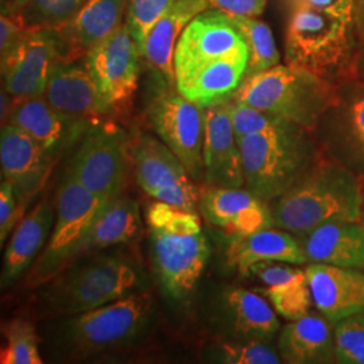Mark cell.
Listing matches in <instances>:
<instances>
[{
  "instance_id": "3",
  "label": "cell",
  "mask_w": 364,
  "mask_h": 364,
  "mask_svg": "<svg viewBox=\"0 0 364 364\" xmlns=\"http://www.w3.org/2000/svg\"><path fill=\"white\" fill-rule=\"evenodd\" d=\"M158 278L174 299L188 297L208 262V242L195 210L156 201L147 210Z\"/></svg>"
},
{
  "instance_id": "46",
  "label": "cell",
  "mask_w": 364,
  "mask_h": 364,
  "mask_svg": "<svg viewBox=\"0 0 364 364\" xmlns=\"http://www.w3.org/2000/svg\"><path fill=\"white\" fill-rule=\"evenodd\" d=\"M362 193H363V201H362V213H360V223L364 225V186L362 183Z\"/></svg>"
},
{
  "instance_id": "17",
  "label": "cell",
  "mask_w": 364,
  "mask_h": 364,
  "mask_svg": "<svg viewBox=\"0 0 364 364\" xmlns=\"http://www.w3.org/2000/svg\"><path fill=\"white\" fill-rule=\"evenodd\" d=\"M6 123L25 131L53 158L82 138L92 122L63 115L43 96L14 99ZM4 124V123H3Z\"/></svg>"
},
{
  "instance_id": "37",
  "label": "cell",
  "mask_w": 364,
  "mask_h": 364,
  "mask_svg": "<svg viewBox=\"0 0 364 364\" xmlns=\"http://www.w3.org/2000/svg\"><path fill=\"white\" fill-rule=\"evenodd\" d=\"M216 359L227 364H278L279 353L260 340H247L239 343H220L216 347Z\"/></svg>"
},
{
  "instance_id": "33",
  "label": "cell",
  "mask_w": 364,
  "mask_h": 364,
  "mask_svg": "<svg viewBox=\"0 0 364 364\" xmlns=\"http://www.w3.org/2000/svg\"><path fill=\"white\" fill-rule=\"evenodd\" d=\"M266 296L270 299L275 312L289 321L299 320L308 314L313 304L312 293L305 272L287 284L267 287Z\"/></svg>"
},
{
  "instance_id": "14",
  "label": "cell",
  "mask_w": 364,
  "mask_h": 364,
  "mask_svg": "<svg viewBox=\"0 0 364 364\" xmlns=\"http://www.w3.org/2000/svg\"><path fill=\"white\" fill-rule=\"evenodd\" d=\"M58 58L54 30H27L13 50L0 57L1 90L14 99L43 96L50 70Z\"/></svg>"
},
{
  "instance_id": "29",
  "label": "cell",
  "mask_w": 364,
  "mask_h": 364,
  "mask_svg": "<svg viewBox=\"0 0 364 364\" xmlns=\"http://www.w3.org/2000/svg\"><path fill=\"white\" fill-rule=\"evenodd\" d=\"M224 312L235 332L247 340L270 338L279 328V321L269 302L259 294L234 287L223 296Z\"/></svg>"
},
{
  "instance_id": "36",
  "label": "cell",
  "mask_w": 364,
  "mask_h": 364,
  "mask_svg": "<svg viewBox=\"0 0 364 364\" xmlns=\"http://www.w3.org/2000/svg\"><path fill=\"white\" fill-rule=\"evenodd\" d=\"M230 112L237 142L251 134L279 129L291 123L282 117H275L235 99L230 100Z\"/></svg>"
},
{
  "instance_id": "1",
  "label": "cell",
  "mask_w": 364,
  "mask_h": 364,
  "mask_svg": "<svg viewBox=\"0 0 364 364\" xmlns=\"http://www.w3.org/2000/svg\"><path fill=\"white\" fill-rule=\"evenodd\" d=\"M362 182L347 166L318 158L272 203L274 227L301 235L331 221H360Z\"/></svg>"
},
{
  "instance_id": "34",
  "label": "cell",
  "mask_w": 364,
  "mask_h": 364,
  "mask_svg": "<svg viewBox=\"0 0 364 364\" xmlns=\"http://www.w3.org/2000/svg\"><path fill=\"white\" fill-rule=\"evenodd\" d=\"M335 353L338 363L364 364V313L336 323Z\"/></svg>"
},
{
  "instance_id": "7",
  "label": "cell",
  "mask_w": 364,
  "mask_h": 364,
  "mask_svg": "<svg viewBox=\"0 0 364 364\" xmlns=\"http://www.w3.org/2000/svg\"><path fill=\"white\" fill-rule=\"evenodd\" d=\"M105 201L66 171L55 200L50 239L27 274V287L46 284L81 257V247L95 216Z\"/></svg>"
},
{
  "instance_id": "15",
  "label": "cell",
  "mask_w": 364,
  "mask_h": 364,
  "mask_svg": "<svg viewBox=\"0 0 364 364\" xmlns=\"http://www.w3.org/2000/svg\"><path fill=\"white\" fill-rule=\"evenodd\" d=\"M55 158L49 156L19 127L4 123L0 132V165L3 180L13 185L21 207L38 195L49 180Z\"/></svg>"
},
{
  "instance_id": "11",
  "label": "cell",
  "mask_w": 364,
  "mask_h": 364,
  "mask_svg": "<svg viewBox=\"0 0 364 364\" xmlns=\"http://www.w3.org/2000/svg\"><path fill=\"white\" fill-rule=\"evenodd\" d=\"M100 96L105 117L124 112L138 90L142 53L126 23L84 57Z\"/></svg>"
},
{
  "instance_id": "5",
  "label": "cell",
  "mask_w": 364,
  "mask_h": 364,
  "mask_svg": "<svg viewBox=\"0 0 364 364\" xmlns=\"http://www.w3.org/2000/svg\"><path fill=\"white\" fill-rule=\"evenodd\" d=\"M136 282L138 274L130 263L114 255H96L69 264L41 285L38 305L49 316L72 317L129 294Z\"/></svg>"
},
{
  "instance_id": "31",
  "label": "cell",
  "mask_w": 364,
  "mask_h": 364,
  "mask_svg": "<svg viewBox=\"0 0 364 364\" xmlns=\"http://www.w3.org/2000/svg\"><path fill=\"white\" fill-rule=\"evenodd\" d=\"M6 346L0 353L1 364H41L38 335L25 318H14L3 326Z\"/></svg>"
},
{
  "instance_id": "16",
  "label": "cell",
  "mask_w": 364,
  "mask_h": 364,
  "mask_svg": "<svg viewBox=\"0 0 364 364\" xmlns=\"http://www.w3.org/2000/svg\"><path fill=\"white\" fill-rule=\"evenodd\" d=\"M204 181L215 188L245 185L242 153L235 136L230 100L204 108Z\"/></svg>"
},
{
  "instance_id": "40",
  "label": "cell",
  "mask_w": 364,
  "mask_h": 364,
  "mask_svg": "<svg viewBox=\"0 0 364 364\" xmlns=\"http://www.w3.org/2000/svg\"><path fill=\"white\" fill-rule=\"evenodd\" d=\"M282 263L284 262H260L250 269V273L257 275L267 287L287 284L304 273V270Z\"/></svg>"
},
{
  "instance_id": "42",
  "label": "cell",
  "mask_w": 364,
  "mask_h": 364,
  "mask_svg": "<svg viewBox=\"0 0 364 364\" xmlns=\"http://www.w3.org/2000/svg\"><path fill=\"white\" fill-rule=\"evenodd\" d=\"M27 28L19 16H9L0 14V57L11 52L23 38Z\"/></svg>"
},
{
  "instance_id": "22",
  "label": "cell",
  "mask_w": 364,
  "mask_h": 364,
  "mask_svg": "<svg viewBox=\"0 0 364 364\" xmlns=\"http://www.w3.org/2000/svg\"><path fill=\"white\" fill-rule=\"evenodd\" d=\"M296 237L308 262L364 269V225L360 221H331Z\"/></svg>"
},
{
  "instance_id": "2",
  "label": "cell",
  "mask_w": 364,
  "mask_h": 364,
  "mask_svg": "<svg viewBox=\"0 0 364 364\" xmlns=\"http://www.w3.org/2000/svg\"><path fill=\"white\" fill-rule=\"evenodd\" d=\"M232 99L309 131L338 102L329 78L289 64H278L245 78Z\"/></svg>"
},
{
  "instance_id": "38",
  "label": "cell",
  "mask_w": 364,
  "mask_h": 364,
  "mask_svg": "<svg viewBox=\"0 0 364 364\" xmlns=\"http://www.w3.org/2000/svg\"><path fill=\"white\" fill-rule=\"evenodd\" d=\"M25 208L19 205L13 185L6 180L0 183V245L4 246L6 239L22 220Z\"/></svg>"
},
{
  "instance_id": "23",
  "label": "cell",
  "mask_w": 364,
  "mask_h": 364,
  "mask_svg": "<svg viewBox=\"0 0 364 364\" xmlns=\"http://www.w3.org/2000/svg\"><path fill=\"white\" fill-rule=\"evenodd\" d=\"M248 53L215 60L176 78V87L195 105H209L231 100L246 77Z\"/></svg>"
},
{
  "instance_id": "19",
  "label": "cell",
  "mask_w": 364,
  "mask_h": 364,
  "mask_svg": "<svg viewBox=\"0 0 364 364\" xmlns=\"http://www.w3.org/2000/svg\"><path fill=\"white\" fill-rule=\"evenodd\" d=\"M43 97L66 117L84 122L105 117L99 92L84 58H58L50 70Z\"/></svg>"
},
{
  "instance_id": "30",
  "label": "cell",
  "mask_w": 364,
  "mask_h": 364,
  "mask_svg": "<svg viewBox=\"0 0 364 364\" xmlns=\"http://www.w3.org/2000/svg\"><path fill=\"white\" fill-rule=\"evenodd\" d=\"M227 16L247 45L246 77L264 72L281 63V55L275 46L273 33L267 23L258 19V16L231 14H227Z\"/></svg>"
},
{
  "instance_id": "6",
  "label": "cell",
  "mask_w": 364,
  "mask_h": 364,
  "mask_svg": "<svg viewBox=\"0 0 364 364\" xmlns=\"http://www.w3.org/2000/svg\"><path fill=\"white\" fill-rule=\"evenodd\" d=\"M153 299L147 293H129L61 324L60 338L76 356H92L129 347L150 324Z\"/></svg>"
},
{
  "instance_id": "24",
  "label": "cell",
  "mask_w": 364,
  "mask_h": 364,
  "mask_svg": "<svg viewBox=\"0 0 364 364\" xmlns=\"http://www.w3.org/2000/svg\"><path fill=\"white\" fill-rule=\"evenodd\" d=\"M54 210L52 201L43 198L19 221L6 248L1 287H10L33 264L36 257L42 252V248L46 247L55 220Z\"/></svg>"
},
{
  "instance_id": "27",
  "label": "cell",
  "mask_w": 364,
  "mask_h": 364,
  "mask_svg": "<svg viewBox=\"0 0 364 364\" xmlns=\"http://www.w3.org/2000/svg\"><path fill=\"white\" fill-rule=\"evenodd\" d=\"M321 316L305 314L290 321L278 338L281 359L289 364L331 363L336 359L335 331Z\"/></svg>"
},
{
  "instance_id": "43",
  "label": "cell",
  "mask_w": 364,
  "mask_h": 364,
  "mask_svg": "<svg viewBox=\"0 0 364 364\" xmlns=\"http://www.w3.org/2000/svg\"><path fill=\"white\" fill-rule=\"evenodd\" d=\"M296 6L309 7L316 11L352 22L353 0H294Z\"/></svg>"
},
{
  "instance_id": "12",
  "label": "cell",
  "mask_w": 364,
  "mask_h": 364,
  "mask_svg": "<svg viewBox=\"0 0 364 364\" xmlns=\"http://www.w3.org/2000/svg\"><path fill=\"white\" fill-rule=\"evenodd\" d=\"M131 165L144 193L178 208L195 210L200 193L180 158L156 136L141 132L131 139Z\"/></svg>"
},
{
  "instance_id": "45",
  "label": "cell",
  "mask_w": 364,
  "mask_h": 364,
  "mask_svg": "<svg viewBox=\"0 0 364 364\" xmlns=\"http://www.w3.org/2000/svg\"><path fill=\"white\" fill-rule=\"evenodd\" d=\"M358 4H359V14H360V22H362V26H363L364 31V0H358Z\"/></svg>"
},
{
  "instance_id": "9",
  "label": "cell",
  "mask_w": 364,
  "mask_h": 364,
  "mask_svg": "<svg viewBox=\"0 0 364 364\" xmlns=\"http://www.w3.org/2000/svg\"><path fill=\"white\" fill-rule=\"evenodd\" d=\"M351 23L309 7L296 6L287 26V64L329 78L348 63Z\"/></svg>"
},
{
  "instance_id": "21",
  "label": "cell",
  "mask_w": 364,
  "mask_h": 364,
  "mask_svg": "<svg viewBox=\"0 0 364 364\" xmlns=\"http://www.w3.org/2000/svg\"><path fill=\"white\" fill-rule=\"evenodd\" d=\"M314 306L332 324L364 313V274L324 263H312L305 270Z\"/></svg>"
},
{
  "instance_id": "26",
  "label": "cell",
  "mask_w": 364,
  "mask_h": 364,
  "mask_svg": "<svg viewBox=\"0 0 364 364\" xmlns=\"http://www.w3.org/2000/svg\"><path fill=\"white\" fill-rule=\"evenodd\" d=\"M209 10L204 0H176V3L164 14L141 49L144 61L151 72H156L170 82L176 84L174 77V49L182 30L197 14Z\"/></svg>"
},
{
  "instance_id": "44",
  "label": "cell",
  "mask_w": 364,
  "mask_h": 364,
  "mask_svg": "<svg viewBox=\"0 0 364 364\" xmlns=\"http://www.w3.org/2000/svg\"><path fill=\"white\" fill-rule=\"evenodd\" d=\"M30 0H0V11L3 15L19 16Z\"/></svg>"
},
{
  "instance_id": "28",
  "label": "cell",
  "mask_w": 364,
  "mask_h": 364,
  "mask_svg": "<svg viewBox=\"0 0 364 364\" xmlns=\"http://www.w3.org/2000/svg\"><path fill=\"white\" fill-rule=\"evenodd\" d=\"M142 230L139 205L127 196H117L105 200L95 216L91 228L81 247V255L124 245Z\"/></svg>"
},
{
  "instance_id": "20",
  "label": "cell",
  "mask_w": 364,
  "mask_h": 364,
  "mask_svg": "<svg viewBox=\"0 0 364 364\" xmlns=\"http://www.w3.org/2000/svg\"><path fill=\"white\" fill-rule=\"evenodd\" d=\"M127 3L129 0H88L70 22L54 30L60 58H84L124 23Z\"/></svg>"
},
{
  "instance_id": "25",
  "label": "cell",
  "mask_w": 364,
  "mask_h": 364,
  "mask_svg": "<svg viewBox=\"0 0 364 364\" xmlns=\"http://www.w3.org/2000/svg\"><path fill=\"white\" fill-rule=\"evenodd\" d=\"M260 262H284L304 264L308 259L297 237L285 230L273 227L252 234L232 236L227 250V263L242 275Z\"/></svg>"
},
{
  "instance_id": "4",
  "label": "cell",
  "mask_w": 364,
  "mask_h": 364,
  "mask_svg": "<svg viewBox=\"0 0 364 364\" xmlns=\"http://www.w3.org/2000/svg\"><path fill=\"white\" fill-rule=\"evenodd\" d=\"M309 132L289 123L239 141L246 189L267 204L287 192L320 158Z\"/></svg>"
},
{
  "instance_id": "41",
  "label": "cell",
  "mask_w": 364,
  "mask_h": 364,
  "mask_svg": "<svg viewBox=\"0 0 364 364\" xmlns=\"http://www.w3.org/2000/svg\"><path fill=\"white\" fill-rule=\"evenodd\" d=\"M207 7L231 15L259 16L264 11L267 0H204Z\"/></svg>"
},
{
  "instance_id": "39",
  "label": "cell",
  "mask_w": 364,
  "mask_h": 364,
  "mask_svg": "<svg viewBox=\"0 0 364 364\" xmlns=\"http://www.w3.org/2000/svg\"><path fill=\"white\" fill-rule=\"evenodd\" d=\"M347 142L352 154L364 162V95L358 96L347 109Z\"/></svg>"
},
{
  "instance_id": "13",
  "label": "cell",
  "mask_w": 364,
  "mask_h": 364,
  "mask_svg": "<svg viewBox=\"0 0 364 364\" xmlns=\"http://www.w3.org/2000/svg\"><path fill=\"white\" fill-rule=\"evenodd\" d=\"M243 53H248L247 45L227 14L209 9L197 14L182 30L174 49V77L210 61Z\"/></svg>"
},
{
  "instance_id": "8",
  "label": "cell",
  "mask_w": 364,
  "mask_h": 364,
  "mask_svg": "<svg viewBox=\"0 0 364 364\" xmlns=\"http://www.w3.org/2000/svg\"><path fill=\"white\" fill-rule=\"evenodd\" d=\"M154 91L147 103V119L158 138L180 158L196 182L204 180V108L188 100L156 72Z\"/></svg>"
},
{
  "instance_id": "35",
  "label": "cell",
  "mask_w": 364,
  "mask_h": 364,
  "mask_svg": "<svg viewBox=\"0 0 364 364\" xmlns=\"http://www.w3.org/2000/svg\"><path fill=\"white\" fill-rule=\"evenodd\" d=\"M176 0H129L124 23L142 49L150 30Z\"/></svg>"
},
{
  "instance_id": "18",
  "label": "cell",
  "mask_w": 364,
  "mask_h": 364,
  "mask_svg": "<svg viewBox=\"0 0 364 364\" xmlns=\"http://www.w3.org/2000/svg\"><path fill=\"white\" fill-rule=\"evenodd\" d=\"M198 205L210 224L232 236L274 227L269 204L243 188L207 186L200 193Z\"/></svg>"
},
{
  "instance_id": "32",
  "label": "cell",
  "mask_w": 364,
  "mask_h": 364,
  "mask_svg": "<svg viewBox=\"0 0 364 364\" xmlns=\"http://www.w3.org/2000/svg\"><path fill=\"white\" fill-rule=\"evenodd\" d=\"M88 0H30L19 15L27 30L65 26Z\"/></svg>"
},
{
  "instance_id": "10",
  "label": "cell",
  "mask_w": 364,
  "mask_h": 364,
  "mask_svg": "<svg viewBox=\"0 0 364 364\" xmlns=\"http://www.w3.org/2000/svg\"><path fill=\"white\" fill-rule=\"evenodd\" d=\"M131 139L112 122L97 119L81 138L68 171L102 201L123 193L131 165Z\"/></svg>"
}]
</instances>
